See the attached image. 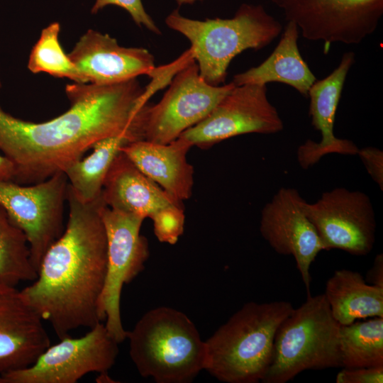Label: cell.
<instances>
[{"label":"cell","mask_w":383,"mask_h":383,"mask_svg":"<svg viewBox=\"0 0 383 383\" xmlns=\"http://www.w3.org/2000/svg\"><path fill=\"white\" fill-rule=\"evenodd\" d=\"M145 91L137 78L110 85L67 84L70 109L42 123L14 117L0 106V150L14 165L13 182H43L104 138L144 140L150 105Z\"/></svg>","instance_id":"obj_1"},{"label":"cell","mask_w":383,"mask_h":383,"mask_svg":"<svg viewBox=\"0 0 383 383\" xmlns=\"http://www.w3.org/2000/svg\"><path fill=\"white\" fill-rule=\"evenodd\" d=\"M68 221L43 257L36 278L21 293L59 339L102 322L99 302L107 267V239L99 209L80 201L68 184Z\"/></svg>","instance_id":"obj_2"},{"label":"cell","mask_w":383,"mask_h":383,"mask_svg":"<svg viewBox=\"0 0 383 383\" xmlns=\"http://www.w3.org/2000/svg\"><path fill=\"white\" fill-rule=\"evenodd\" d=\"M293 309L284 300L244 304L205 340L204 370L226 383L262 382L271 363L277 331Z\"/></svg>","instance_id":"obj_3"},{"label":"cell","mask_w":383,"mask_h":383,"mask_svg":"<svg viewBox=\"0 0 383 383\" xmlns=\"http://www.w3.org/2000/svg\"><path fill=\"white\" fill-rule=\"evenodd\" d=\"M165 23L189 40L200 76L213 86L226 81L235 56L248 49L265 48L282 30L280 22L262 5L248 4H243L231 18L194 20L174 10Z\"/></svg>","instance_id":"obj_4"},{"label":"cell","mask_w":383,"mask_h":383,"mask_svg":"<svg viewBox=\"0 0 383 383\" xmlns=\"http://www.w3.org/2000/svg\"><path fill=\"white\" fill-rule=\"evenodd\" d=\"M127 338L139 374L157 383H186L204 370L205 341L182 311L167 306L151 309L128 331Z\"/></svg>","instance_id":"obj_5"},{"label":"cell","mask_w":383,"mask_h":383,"mask_svg":"<svg viewBox=\"0 0 383 383\" xmlns=\"http://www.w3.org/2000/svg\"><path fill=\"white\" fill-rule=\"evenodd\" d=\"M340 324L324 294L306 301L279 326L263 383H286L306 370L342 367Z\"/></svg>","instance_id":"obj_6"},{"label":"cell","mask_w":383,"mask_h":383,"mask_svg":"<svg viewBox=\"0 0 383 383\" xmlns=\"http://www.w3.org/2000/svg\"><path fill=\"white\" fill-rule=\"evenodd\" d=\"M99 211L107 239L106 275L99 312L108 331L120 343L128 335L122 324L120 309L123 287L144 270L149 257L148 240L140 234L145 218L111 209L105 203Z\"/></svg>","instance_id":"obj_7"},{"label":"cell","mask_w":383,"mask_h":383,"mask_svg":"<svg viewBox=\"0 0 383 383\" xmlns=\"http://www.w3.org/2000/svg\"><path fill=\"white\" fill-rule=\"evenodd\" d=\"M68 184L63 172L33 184L0 179V205L25 233L37 272L47 250L64 232Z\"/></svg>","instance_id":"obj_8"},{"label":"cell","mask_w":383,"mask_h":383,"mask_svg":"<svg viewBox=\"0 0 383 383\" xmlns=\"http://www.w3.org/2000/svg\"><path fill=\"white\" fill-rule=\"evenodd\" d=\"M48 347L28 367L2 374L4 383H76L90 372L106 374L118 354V343L98 323L80 338Z\"/></svg>","instance_id":"obj_9"},{"label":"cell","mask_w":383,"mask_h":383,"mask_svg":"<svg viewBox=\"0 0 383 383\" xmlns=\"http://www.w3.org/2000/svg\"><path fill=\"white\" fill-rule=\"evenodd\" d=\"M309 40L357 45L374 33L383 0H271Z\"/></svg>","instance_id":"obj_10"},{"label":"cell","mask_w":383,"mask_h":383,"mask_svg":"<svg viewBox=\"0 0 383 383\" xmlns=\"http://www.w3.org/2000/svg\"><path fill=\"white\" fill-rule=\"evenodd\" d=\"M170 87L155 105H150L145 123L144 140L169 143L204 120L235 86L208 84L192 59L172 79Z\"/></svg>","instance_id":"obj_11"},{"label":"cell","mask_w":383,"mask_h":383,"mask_svg":"<svg viewBox=\"0 0 383 383\" xmlns=\"http://www.w3.org/2000/svg\"><path fill=\"white\" fill-rule=\"evenodd\" d=\"M302 207L325 250L338 249L357 256L372 251L376 220L370 198L365 192L337 187L323 192L313 203L304 200Z\"/></svg>","instance_id":"obj_12"},{"label":"cell","mask_w":383,"mask_h":383,"mask_svg":"<svg viewBox=\"0 0 383 383\" xmlns=\"http://www.w3.org/2000/svg\"><path fill=\"white\" fill-rule=\"evenodd\" d=\"M284 123L267 98L266 85L235 86L201 122L179 136L193 146L205 148L248 133L273 134Z\"/></svg>","instance_id":"obj_13"},{"label":"cell","mask_w":383,"mask_h":383,"mask_svg":"<svg viewBox=\"0 0 383 383\" xmlns=\"http://www.w3.org/2000/svg\"><path fill=\"white\" fill-rule=\"evenodd\" d=\"M304 200L296 189H279L261 211L260 231L275 252L294 257L309 295L310 267L325 249L303 209Z\"/></svg>","instance_id":"obj_14"},{"label":"cell","mask_w":383,"mask_h":383,"mask_svg":"<svg viewBox=\"0 0 383 383\" xmlns=\"http://www.w3.org/2000/svg\"><path fill=\"white\" fill-rule=\"evenodd\" d=\"M68 56L85 83L110 85L142 74L151 77L155 69L153 55L144 48L121 46L108 34L88 30Z\"/></svg>","instance_id":"obj_15"},{"label":"cell","mask_w":383,"mask_h":383,"mask_svg":"<svg viewBox=\"0 0 383 383\" xmlns=\"http://www.w3.org/2000/svg\"><path fill=\"white\" fill-rule=\"evenodd\" d=\"M43 322L21 290L0 280V374L28 367L50 345Z\"/></svg>","instance_id":"obj_16"},{"label":"cell","mask_w":383,"mask_h":383,"mask_svg":"<svg viewBox=\"0 0 383 383\" xmlns=\"http://www.w3.org/2000/svg\"><path fill=\"white\" fill-rule=\"evenodd\" d=\"M354 62L353 52L344 53L338 66L324 79L316 80L309 89L311 124L321 133V139L318 143L307 140L299 147L297 159L303 169L314 165L328 154L357 155L359 148L352 140L338 138L333 132L343 86Z\"/></svg>","instance_id":"obj_17"},{"label":"cell","mask_w":383,"mask_h":383,"mask_svg":"<svg viewBox=\"0 0 383 383\" xmlns=\"http://www.w3.org/2000/svg\"><path fill=\"white\" fill-rule=\"evenodd\" d=\"M192 147L189 140L179 136L167 144L136 140L121 150L144 174L182 202L192 194L194 168L187 158Z\"/></svg>","instance_id":"obj_18"},{"label":"cell","mask_w":383,"mask_h":383,"mask_svg":"<svg viewBox=\"0 0 383 383\" xmlns=\"http://www.w3.org/2000/svg\"><path fill=\"white\" fill-rule=\"evenodd\" d=\"M101 197L111 209L152 218L160 211L182 204L144 174L121 150L105 178Z\"/></svg>","instance_id":"obj_19"},{"label":"cell","mask_w":383,"mask_h":383,"mask_svg":"<svg viewBox=\"0 0 383 383\" xmlns=\"http://www.w3.org/2000/svg\"><path fill=\"white\" fill-rule=\"evenodd\" d=\"M298 38L297 26L288 22L271 55L258 66L235 74L232 81L233 84L235 86L266 85L279 82L292 87L307 96L309 89L316 78L300 54Z\"/></svg>","instance_id":"obj_20"},{"label":"cell","mask_w":383,"mask_h":383,"mask_svg":"<svg viewBox=\"0 0 383 383\" xmlns=\"http://www.w3.org/2000/svg\"><path fill=\"white\" fill-rule=\"evenodd\" d=\"M324 295L340 325L357 319L383 318V288L369 284L358 272L335 270L326 282Z\"/></svg>","instance_id":"obj_21"},{"label":"cell","mask_w":383,"mask_h":383,"mask_svg":"<svg viewBox=\"0 0 383 383\" xmlns=\"http://www.w3.org/2000/svg\"><path fill=\"white\" fill-rule=\"evenodd\" d=\"M131 141L123 136L104 138L96 143L87 157L69 165L63 172L77 197L84 203L101 195L105 178L121 148Z\"/></svg>","instance_id":"obj_22"},{"label":"cell","mask_w":383,"mask_h":383,"mask_svg":"<svg viewBox=\"0 0 383 383\" xmlns=\"http://www.w3.org/2000/svg\"><path fill=\"white\" fill-rule=\"evenodd\" d=\"M342 367L383 366V318L340 325Z\"/></svg>","instance_id":"obj_23"},{"label":"cell","mask_w":383,"mask_h":383,"mask_svg":"<svg viewBox=\"0 0 383 383\" xmlns=\"http://www.w3.org/2000/svg\"><path fill=\"white\" fill-rule=\"evenodd\" d=\"M37 274L25 233L0 205V280L16 287L33 282Z\"/></svg>","instance_id":"obj_24"},{"label":"cell","mask_w":383,"mask_h":383,"mask_svg":"<svg viewBox=\"0 0 383 383\" xmlns=\"http://www.w3.org/2000/svg\"><path fill=\"white\" fill-rule=\"evenodd\" d=\"M60 25L53 22L43 28L30 51L28 68L34 74L47 73L54 77L67 78L75 83H85L78 70L60 43Z\"/></svg>","instance_id":"obj_25"},{"label":"cell","mask_w":383,"mask_h":383,"mask_svg":"<svg viewBox=\"0 0 383 383\" xmlns=\"http://www.w3.org/2000/svg\"><path fill=\"white\" fill-rule=\"evenodd\" d=\"M151 219L155 235L162 243L174 245L184 232L185 216L182 204L163 209Z\"/></svg>","instance_id":"obj_26"},{"label":"cell","mask_w":383,"mask_h":383,"mask_svg":"<svg viewBox=\"0 0 383 383\" xmlns=\"http://www.w3.org/2000/svg\"><path fill=\"white\" fill-rule=\"evenodd\" d=\"M109 5L118 6L125 9L138 26H144L157 35L161 33L160 28L145 11L141 0H95L91 13L95 14Z\"/></svg>","instance_id":"obj_27"},{"label":"cell","mask_w":383,"mask_h":383,"mask_svg":"<svg viewBox=\"0 0 383 383\" xmlns=\"http://www.w3.org/2000/svg\"><path fill=\"white\" fill-rule=\"evenodd\" d=\"M336 383H382L383 366L343 367L335 377Z\"/></svg>","instance_id":"obj_28"},{"label":"cell","mask_w":383,"mask_h":383,"mask_svg":"<svg viewBox=\"0 0 383 383\" xmlns=\"http://www.w3.org/2000/svg\"><path fill=\"white\" fill-rule=\"evenodd\" d=\"M359 155L367 173L372 180L383 190V152L372 146L358 149Z\"/></svg>","instance_id":"obj_29"},{"label":"cell","mask_w":383,"mask_h":383,"mask_svg":"<svg viewBox=\"0 0 383 383\" xmlns=\"http://www.w3.org/2000/svg\"><path fill=\"white\" fill-rule=\"evenodd\" d=\"M366 282L383 288V255H376L373 265L367 273Z\"/></svg>","instance_id":"obj_30"},{"label":"cell","mask_w":383,"mask_h":383,"mask_svg":"<svg viewBox=\"0 0 383 383\" xmlns=\"http://www.w3.org/2000/svg\"><path fill=\"white\" fill-rule=\"evenodd\" d=\"M15 174L13 164L6 156L0 155V179L13 181Z\"/></svg>","instance_id":"obj_31"},{"label":"cell","mask_w":383,"mask_h":383,"mask_svg":"<svg viewBox=\"0 0 383 383\" xmlns=\"http://www.w3.org/2000/svg\"><path fill=\"white\" fill-rule=\"evenodd\" d=\"M198 0H175L178 5L192 4Z\"/></svg>","instance_id":"obj_32"},{"label":"cell","mask_w":383,"mask_h":383,"mask_svg":"<svg viewBox=\"0 0 383 383\" xmlns=\"http://www.w3.org/2000/svg\"><path fill=\"white\" fill-rule=\"evenodd\" d=\"M0 383H4L1 374H0Z\"/></svg>","instance_id":"obj_33"},{"label":"cell","mask_w":383,"mask_h":383,"mask_svg":"<svg viewBox=\"0 0 383 383\" xmlns=\"http://www.w3.org/2000/svg\"><path fill=\"white\" fill-rule=\"evenodd\" d=\"M1 87V79H0V88Z\"/></svg>","instance_id":"obj_34"}]
</instances>
